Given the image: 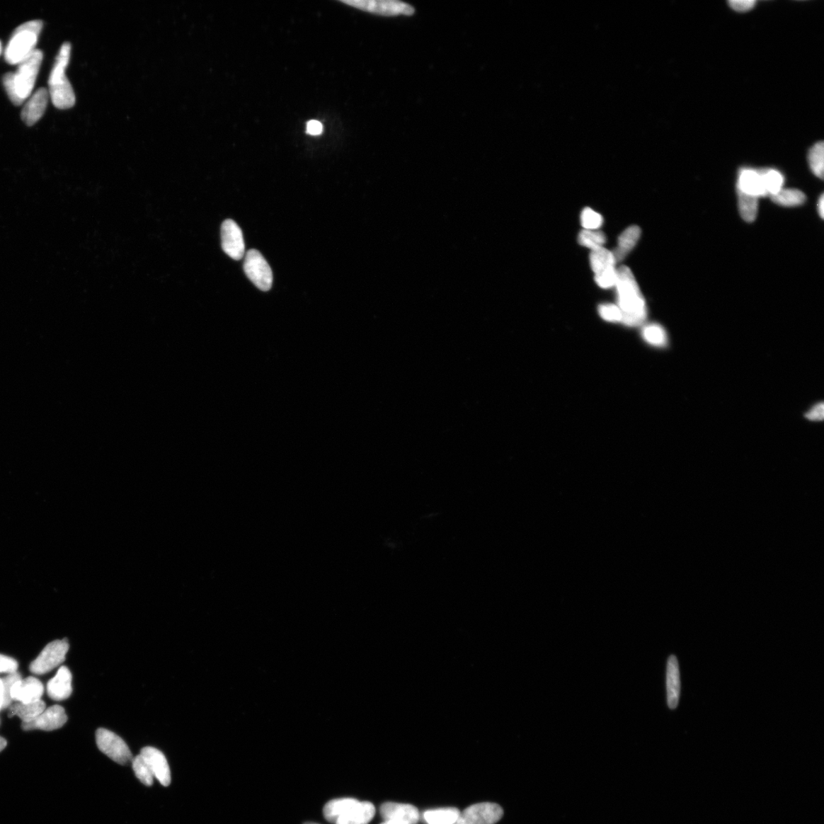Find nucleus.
<instances>
[{
    "mask_svg": "<svg viewBox=\"0 0 824 824\" xmlns=\"http://www.w3.org/2000/svg\"><path fill=\"white\" fill-rule=\"evenodd\" d=\"M617 270L616 285L617 307L622 312V321L630 327L639 326L646 318V307L641 291L629 268L622 266Z\"/></svg>",
    "mask_w": 824,
    "mask_h": 824,
    "instance_id": "f257e3e1",
    "label": "nucleus"
},
{
    "mask_svg": "<svg viewBox=\"0 0 824 824\" xmlns=\"http://www.w3.org/2000/svg\"><path fill=\"white\" fill-rule=\"evenodd\" d=\"M43 52L36 50L21 64L15 73L9 72L3 77L6 93L16 105H22L30 97L37 76L43 61Z\"/></svg>",
    "mask_w": 824,
    "mask_h": 824,
    "instance_id": "f03ea898",
    "label": "nucleus"
},
{
    "mask_svg": "<svg viewBox=\"0 0 824 824\" xmlns=\"http://www.w3.org/2000/svg\"><path fill=\"white\" fill-rule=\"evenodd\" d=\"M71 45H62L56 57L55 65L49 76V96L53 105L59 110L71 109L76 103L73 87L66 76L65 71L70 62Z\"/></svg>",
    "mask_w": 824,
    "mask_h": 824,
    "instance_id": "7ed1b4c3",
    "label": "nucleus"
},
{
    "mask_svg": "<svg viewBox=\"0 0 824 824\" xmlns=\"http://www.w3.org/2000/svg\"><path fill=\"white\" fill-rule=\"evenodd\" d=\"M42 28L41 21H29L16 28L6 47V62L9 64H18L30 56L36 50Z\"/></svg>",
    "mask_w": 824,
    "mask_h": 824,
    "instance_id": "20e7f679",
    "label": "nucleus"
},
{
    "mask_svg": "<svg viewBox=\"0 0 824 824\" xmlns=\"http://www.w3.org/2000/svg\"><path fill=\"white\" fill-rule=\"evenodd\" d=\"M341 2L360 11L382 16H411L416 12L413 6L394 0H351Z\"/></svg>",
    "mask_w": 824,
    "mask_h": 824,
    "instance_id": "39448f33",
    "label": "nucleus"
},
{
    "mask_svg": "<svg viewBox=\"0 0 824 824\" xmlns=\"http://www.w3.org/2000/svg\"><path fill=\"white\" fill-rule=\"evenodd\" d=\"M98 748L116 763L126 765L132 761V754L126 743L115 733L104 728L96 733Z\"/></svg>",
    "mask_w": 824,
    "mask_h": 824,
    "instance_id": "423d86ee",
    "label": "nucleus"
},
{
    "mask_svg": "<svg viewBox=\"0 0 824 824\" xmlns=\"http://www.w3.org/2000/svg\"><path fill=\"white\" fill-rule=\"evenodd\" d=\"M244 270L249 280L262 291L272 287L273 273L268 263L257 250L249 251L245 256Z\"/></svg>",
    "mask_w": 824,
    "mask_h": 824,
    "instance_id": "0eeeda50",
    "label": "nucleus"
},
{
    "mask_svg": "<svg viewBox=\"0 0 824 824\" xmlns=\"http://www.w3.org/2000/svg\"><path fill=\"white\" fill-rule=\"evenodd\" d=\"M68 651L69 644L66 639L48 643L29 666V670L36 675L51 672L64 662Z\"/></svg>",
    "mask_w": 824,
    "mask_h": 824,
    "instance_id": "6e6552de",
    "label": "nucleus"
},
{
    "mask_svg": "<svg viewBox=\"0 0 824 824\" xmlns=\"http://www.w3.org/2000/svg\"><path fill=\"white\" fill-rule=\"evenodd\" d=\"M503 814V809L497 803H476L460 812L456 824H496Z\"/></svg>",
    "mask_w": 824,
    "mask_h": 824,
    "instance_id": "1a4fd4ad",
    "label": "nucleus"
},
{
    "mask_svg": "<svg viewBox=\"0 0 824 824\" xmlns=\"http://www.w3.org/2000/svg\"><path fill=\"white\" fill-rule=\"evenodd\" d=\"M222 246L225 253L235 260H241L244 255L245 245L242 231L233 220L224 221L222 225Z\"/></svg>",
    "mask_w": 824,
    "mask_h": 824,
    "instance_id": "9d476101",
    "label": "nucleus"
},
{
    "mask_svg": "<svg viewBox=\"0 0 824 824\" xmlns=\"http://www.w3.org/2000/svg\"><path fill=\"white\" fill-rule=\"evenodd\" d=\"M67 721L65 710L60 705H54L46 709L33 721L22 723V728L25 731L42 730L52 731L62 728Z\"/></svg>",
    "mask_w": 824,
    "mask_h": 824,
    "instance_id": "9b49d317",
    "label": "nucleus"
},
{
    "mask_svg": "<svg viewBox=\"0 0 824 824\" xmlns=\"http://www.w3.org/2000/svg\"><path fill=\"white\" fill-rule=\"evenodd\" d=\"M379 811L384 821L396 824H417L420 818L418 808L408 803L386 802Z\"/></svg>",
    "mask_w": 824,
    "mask_h": 824,
    "instance_id": "f8f14e48",
    "label": "nucleus"
},
{
    "mask_svg": "<svg viewBox=\"0 0 824 824\" xmlns=\"http://www.w3.org/2000/svg\"><path fill=\"white\" fill-rule=\"evenodd\" d=\"M140 754L148 763L154 778L158 779L163 786H170L171 769L164 753L158 749L147 747L142 750Z\"/></svg>",
    "mask_w": 824,
    "mask_h": 824,
    "instance_id": "ddd939ff",
    "label": "nucleus"
},
{
    "mask_svg": "<svg viewBox=\"0 0 824 824\" xmlns=\"http://www.w3.org/2000/svg\"><path fill=\"white\" fill-rule=\"evenodd\" d=\"M43 694L44 685L35 677L18 680L11 689V698L15 702L31 703L42 700Z\"/></svg>",
    "mask_w": 824,
    "mask_h": 824,
    "instance_id": "4468645a",
    "label": "nucleus"
},
{
    "mask_svg": "<svg viewBox=\"0 0 824 824\" xmlns=\"http://www.w3.org/2000/svg\"><path fill=\"white\" fill-rule=\"evenodd\" d=\"M667 704L671 710L678 707L681 694V679L679 661L671 655L666 669Z\"/></svg>",
    "mask_w": 824,
    "mask_h": 824,
    "instance_id": "2eb2a0df",
    "label": "nucleus"
},
{
    "mask_svg": "<svg viewBox=\"0 0 824 824\" xmlns=\"http://www.w3.org/2000/svg\"><path fill=\"white\" fill-rule=\"evenodd\" d=\"M49 99V93L45 88L38 89L25 103L21 113L23 122L28 126H33L39 120L45 113Z\"/></svg>",
    "mask_w": 824,
    "mask_h": 824,
    "instance_id": "dca6fc26",
    "label": "nucleus"
},
{
    "mask_svg": "<svg viewBox=\"0 0 824 824\" xmlns=\"http://www.w3.org/2000/svg\"><path fill=\"white\" fill-rule=\"evenodd\" d=\"M47 691L52 699L64 701L72 694V674L66 666L61 667L57 675L48 682Z\"/></svg>",
    "mask_w": 824,
    "mask_h": 824,
    "instance_id": "f3484780",
    "label": "nucleus"
},
{
    "mask_svg": "<svg viewBox=\"0 0 824 824\" xmlns=\"http://www.w3.org/2000/svg\"><path fill=\"white\" fill-rule=\"evenodd\" d=\"M376 808L368 801H357L343 813L336 824H368L374 819Z\"/></svg>",
    "mask_w": 824,
    "mask_h": 824,
    "instance_id": "a211bd4d",
    "label": "nucleus"
},
{
    "mask_svg": "<svg viewBox=\"0 0 824 824\" xmlns=\"http://www.w3.org/2000/svg\"><path fill=\"white\" fill-rule=\"evenodd\" d=\"M738 190L760 198L767 196L763 188L760 171L743 169L738 178Z\"/></svg>",
    "mask_w": 824,
    "mask_h": 824,
    "instance_id": "6ab92c4d",
    "label": "nucleus"
},
{
    "mask_svg": "<svg viewBox=\"0 0 824 824\" xmlns=\"http://www.w3.org/2000/svg\"><path fill=\"white\" fill-rule=\"evenodd\" d=\"M641 235V229L633 225L624 230L618 238L617 247L612 251L616 263L622 261L636 246Z\"/></svg>",
    "mask_w": 824,
    "mask_h": 824,
    "instance_id": "aec40b11",
    "label": "nucleus"
},
{
    "mask_svg": "<svg viewBox=\"0 0 824 824\" xmlns=\"http://www.w3.org/2000/svg\"><path fill=\"white\" fill-rule=\"evenodd\" d=\"M46 709V704L42 700L31 703L15 702L8 707V718L17 716L23 723L35 719Z\"/></svg>",
    "mask_w": 824,
    "mask_h": 824,
    "instance_id": "412c9836",
    "label": "nucleus"
},
{
    "mask_svg": "<svg viewBox=\"0 0 824 824\" xmlns=\"http://www.w3.org/2000/svg\"><path fill=\"white\" fill-rule=\"evenodd\" d=\"M459 813L456 808L429 810L424 813V819L428 824H456Z\"/></svg>",
    "mask_w": 824,
    "mask_h": 824,
    "instance_id": "4be33fe9",
    "label": "nucleus"
},
{
    "mask_svg": "<svg viewBox=\"0 0 824 824\" xmlns=\"http://www.w3.org/2000/svg\"><path fill=\"white\" fill-rule=\"evenodd\" d=\"M590 264L593 271L597 274L607 269L614 268L616 262L612 252L602 247L592 251Z\"/></svg>",
    "mask_w": 824,
    "mask_h": 824,
    "instance_id": "5701e85b",
    "label": "nucleus"
},
{
    "mask_svg": "<svg viewBox=\"0 0 824 824\" xmlns=\"http://www.w3.org/2000/svg\"><path fill=\"white\" fill-rule=\"evenodd\" d=\"M772 200L784 207H794L804 203L806 200V194L801 190L794 189H782L777 193L770 196Z\"/></svg>",
    "mask_w": 824,
    "mask_h": 824,
    "instance_id": "b1692460",
    "label": "nucleus"
},
{
    "mask_svg": "<svg viewBox=\"0 0 824 824\" xmlns=\"http://www.w3.org/2000/svg\"><path fill=\"white\" fill-rule=\"evenodd\" d=\"M738 205L741 217L744 221L753 222L757 219L759 198L738 191Z\"/></svg>",
    "mask_w": 824,
    "mask_h": 824,
    "instance_id": "393cba45",
    "label": "nucleus"
},
{
    "mask_svg": "<svg viewBox=\"0 0 824 824\" xmlns=\"http://www.w3.org/2000/svg\"><path fill=\"white\" fill-rule=\"evenodd\" d=\"M357 801L355 799H339L332 800L326 804L323 813L326 819L335 823L351 806Z\"/></svg>",
    "mask_w": 824,
    "mask_h": 824,
    "instance_id": "a878e982",
    "label": "nucleus"
},
{
    "mask_svg": "<svg viewBox=\"0 0 824 824\" xmlns=\"http://www.w3.org/2000/svg\"><path fill=\"white\" fill-rule=\"evenodd\" d=\"M763 188L767 195L777 193L783 188L784 176L777 170L767 169L760 171Z\"/></svg>",
    "mask_w": 824,
    "mask_h": 824,
    "instance_id": "bb28decb",
    "label": "nucleus"
},
{
    "mask_svg": "<svg viewBox=\"0 0 824 824\" xmlns=\"http://www.w3.org/2000/svg\"><path fill=\"white\" fill-rule=\"evenodd\" d=\"M808 162L812 172L823 179L824 174V145L820 142L814 144L809 151Z\"/></svg>",
    "mask_w": 824,
    "mask_h": 824,
    "instance_id": "cd10ccee",
    "label": "nucleus"
},
{
    "mask_svg": "<svg viewBox=\"0 0 824 824\" xmlns=\"http://www.w3.org/2000/svg\"><path fill=\"white\" fill-rule=\"evenodd\" d=\"M578 240L582 246L593 251L604 247V244L606 243V236L600 231L584 229L578 235Z\"/></svg>",
    "mask_w": 824,
    "mask_h": 824,
    "instance_id": "c85d7f7f",
    "label": "nucleus"
},
{
    "mask_svg": "<svg viewBox=\"0 0 824 824\" xmlns=\"http://www.w3.org/2000/svg\"><path fill=\"white\" fill-rule=\"evenodd\" d=\"M132 768L135 776L147 786H151L154 777L148 765L141 754L136 755L132 760Z\"/></svg>",
    "mask_w": 824,
    "mask_h": 824,
    "instance_id": "c756f323",
    "label": "nucleus"
},
{
    "mask_svg": "<svg viewBox=\"0 0 824 824\" xmlns=\"http://www.w3.org/2000/svg\"><path fill=\"white\" fill-rule=\"evenodd\" d=\"M643 337L647 343L656 347H663L667 343L665 330L656 324L646 326L643 331Z\"/></svg>",
    "mask_w": 824,
    "mask_h": 824,
    "instance_id": "7c9ffc66",
    "label": "nucleus"
},
{
    "mask_svg": "<svg viewBox=\"0 0 824 824\" xmlns=\"http://www.w3.org/2000/svg\"><path fill=\"white\" fill-rule=\"evenodd\" d=\"M603 222V218L600 213L590 208L583 210L581 214V222L585 230H597L602 227Z\"/></svg>",
    "mask_w": 824,
    "mask_h": 824,
    "instance_id": "2f4dec72",
    "label": "nucleus"
},
{
    "mask_svg": "<svg viewBox=\"0 0 824 824\" xmlns=\"http://www.w3.org/2000/svg\"><path fill=\"white\" fill-rule=\"evenodd\" d=\"M617 279V270L614 268L607 269L600 273L595 274V280L602 289L614 287Z\"/></svg>",
    "mask_w": 824,
    "mask_h": 824,
    "instance_id": "473e14b6",
    "label": "nucleus"
},
{
    "mask_svg": "<svg viewBox=\"0 0 824 824\" xmlns=\"http://www.w3.org/2000/svg\"><path fill=\"white\" fill-rule=\"evenodd\" d=\"M600 316L610 322H622V312L619 307L613 304H603L598 308Z\"/></svg>",
    "mask_w": 824,
    "mask_h": 824,
    "instance_id": "72a5a7b5",
    "label": "nucleus"
},
{
    "mask_svg": "<svg viewBox=\"0 0 824 824\" xmlns=\"http://www.w3.org/2000/svg\"><path fill=\"white\" fill-rule=\"evenodd\" d=\"M22 675L18 673L8 674L4 678H2L4 685L5 699L4 704V710L8 709L9 706L13 704L11 698V689L16 682L21 680Z\"/></svg>",
    "mask_w": 824,
    "mask_h": 824,
    "instance_id": "f704fd0d",
    "label": "nucleus"
},
{
    "mask_svg": "<svg viewBox=\"0 0 824 824\" xmlns=\"http://www.w3.org/2000/svg\"><path fill=\"white\" fill-rule=\"evenodd\" d=\"M18 662L7 656L0 654V673L12 674L18 670Z\"/></svg>",
    "mask_w": 824,
    "mask_h": 824,
    "instance_id": "c9c22d12",
    "label": "nucleus"
},
{
    "mask_svg": "<svg viewBox=\"0 0 824 824\" xmlns=\"http://www.w3.org/2000/svg\"><path fill=\"white\" fill-rule=\"evenodd\" d=\"M730 6L738 12L749 11L755 6L754 0H732L729 2Z\"/></svg>",
    "mask_w": 824,
    "mask_h": 824,
    "instance_id": "e433bc0d",
    "label": "nucleus"
},
{
    "mask_svg": "<svg viewBox=\"0 0 824 824\" xmlns=\"http://www.w3.org/2000/svg\"><path fill=\"white\" fill-rule=\"evenodd\" d=\"M824 416L823 404H820L814 406L806 414V418L811 420H822Z\"/></svg>",
    "mask_w": 824,
    "mask_h": 824,
    "instance_id": "4c0bfd02",
    "label": "nucleus"
},
{
    "mask_svg": "<svg viewBox=\"0 0 824 824\" xmlns=\"http://www.w3.org/2000/svg\"><path fill=\"white\" fill-rule=\"evenodd\" d=\"M323 132V125L316 120H311L308 122L307 125V132L311 135H319Z\"/></svg>",
    "mask_w": 824,
    "mask_h": 824,
    "instance_id": "58836bf2",
    "label": "nucleus"
},
{
    "mask_svg": "<svg viewBox=\"0 0 824 824\" xmlns=\"http://www.w3.org/2000/svg\"><path fill=\"white\" fill-rule=\"evenodd\" d=\"M5 699L4 685L1 678H0V711L4 710V704Z\"/></svg>",
    "mask_w": 824,
    "mask_h": 824,
    "instance_id": "ea45409f",
    "label": "nucleus"
},
{
    "mask_svg": "<svg viewBox=\"0 0 824 824\" xmlns=\"http://www.w3.org/2000/svg\"><path fill=\"white\" fill-rule=\"evenodd\" d=\"M818 207L819 214L820 215V217L822 219H823V217H824V196H823V195H821L820 199L818 200Z\"/></svg>",
    "mask_w": 824,
    "mask_h": 824,
    "instance_id": "a19ab883",
    "label": "nucleus"
},
{
    "mask_svg": "<svg viewBox=\"0 0 824 824\" xmlns=\"http://www.w3.org/2000/svg\"><path fill=\"white\" fill-rule=\"evenodd\" d=\"M6 740L4 738L0 737V753H1L6 748Z\"/></svg>",
    "mask_w": 824,
    "mask_h": 824,
    "instance_id": "79ce46f5",
    "label": "nucleus"
},
{
    "mask_svg": "<svg viewBox=\"0 0 824 824\" xmlns=\"http://www.w3.org/2000/svg\"><path fill=\"white\" fill-rule=\"evenodd\" d=\"M381 824H396V823L389 822V821H384Z\"/></svg>",
    "mask_w": 824,
    "mask_h": 824,
    "instance_id": "37998d69",
    "label": "nucleus"
},
{
    "mask_svg": "<svg viewBox=\"0 0 824 824\" xmlns=\"http://www.w3.org/2000/svg\"><path fill=\"white\" fill-rule=\"evenodd\" d=\"M2 52V43L0 42V54Z\"/></svg>",
    "mask_w": 824,
    "mask_h": 824,
    "instance_id": "c03bdc74",
    "label": "nucleus"
},
{
    "mask_svg": "<svg viewBox=\"0 0 824 824\" xmlns=\"http://www.w3.org/2000/svg\"><path fill=\"white\" fill-rule=\"evenodd\" d=\"M305 824H318V823H305Z\"/></svg>",
    "mask_w": 824,
    "mask_h": 824,
    "instance_id": "a18cd8bd",
    "label": "nucleus"
}]
</instances>
